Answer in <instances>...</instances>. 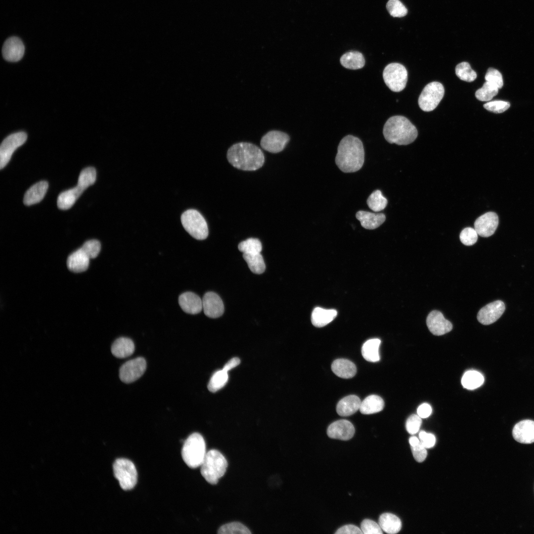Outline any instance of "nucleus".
<instances>
[{
	"mask_svg": "<svg viewBox=\"0 0 534 534\" xmlns=\"http://www.w3.org/2000/svg\"><path fill=\"white\" fill-rule=\"evenodd\" d=\"M364 161V151L362 141L351 135L340 141L337 149L335 163L344 173H354L359 170Z\"/></svg>",
	"mask_w": 534,
	"mask_h": 534,
	"instance_id": "obj_1",
	"label": "nucleus"
},
{
	"mask_svg": "<svg viewBox=\"0 0 534 534\" xmlns=\"http://www.w3.org/2000/svg\"><path fill=\"white\" fill-rule=\"evenodd\" d=\"M227 158L234 167L244 171H255L261 168L265 157L261 149L249 142H239L228 150Z\"/></svg>",
	"mask_w": 534,
	"mask_h": 534,
	"instance_id": "obj_2",
	"label": "nucleus"
},
{
	"mask_svg": "<svg viewBox=\"0 0 534 534\" xmlns=\"http://www.w3.org/2000/svg\"><path fill=\"white\" fill-rule=\"evenodd\" d=\"M383 135L390 143L407 145L416 138L418 132L416 127L406 117L394 116L390 117L383 128Z\"/></svg>",
	"mask_w": 534,
	"mask_h": 534,
	"instance_id": "obj_3",
	"label": "nucleus"
},
{
	"mask_svg": "<svg viewBox=\"0 0 534 534\" xmlns=\"http://www.w3.org/2000/svg\"><path fill=\"white\" fill-rule=\"evenodd\" d=\"M200 467L201 474L205 480L210 484L216 485L225 474L227 462L219 451L211 449L206 453Z\"/></svg>",
	"mask_w": 534,
	"mask_h": 534,
	"instance_id": "obj_4",
	"label": "nucleus"
},
{
	"mask_svg": "<svg viewBox=\"0 0 534 534\" xmlns=\"http://www.w3.org/2000/svg\"><path fill=\"white\" fill-rule=\"evenodd\" d=\"M206 453L205 440L198 433H192L183 443L181 456L185 464L191 468L200 466Z\"/></svg>",
	"mask_w": 534,
	"mask_h": 534,
	"instance_id": "obj_5",
	"label": "nucleus"
},
{
	"mask_svg": "<svg viewBox=\"0 0 534 534\" xmlns=\"http://www.w3.org/2000/svg\"><path fill=\"white\" fill-rule=\"evenodd\" d=\"M181 222L185 230L193 238L204 240L207 237L209 231L207 222L197 210L189 209L183 212Z\"/></svg>",
	"mask_w": 534,
	"mask_h": 534,
	"instance_id": "obj_6",
	"label": "nucleus"
},
{
	"mask_svg": "<svg viewBox=\"0 0 534 534\" xmlns=\"http://www.w3.org/2000/svg\"><path fill=\"white\" fill-rule=\"evenodd\" d=\"M114 477L121 488L128 490L133 489L137 483V473L134 464L126 458L117 459L113 465Z\"/></svg>",
	"mask_w": 534,
	"mask_h": 534,
	"instance_id": "obj_7",
	"label": "nucleus"
},
{
	"mask_svg": "<svg viewBox=\"0 0 534 534\" xmlns=\"http://www.w3.org/2000/svg\"><path fill=\"white\" fill-rule=\"evenodd\" d=\"M383 77L386 85L392 91L399 92L406 86L408 73L403 65L392 63L384 68Z\"/></svg>",
	"mask_w": 534,
	"mask_h": 534,
	"instance_id": "obj_8",
	"label": "nucleus"
},
{
	"mask_svg": "<svg viewBox=\"0 0 534 534\" xmlns=\"http://www.w3.org/2000/svg\"><path fill=\"white\" fill-rule=\"evenodd\" d=\"M445 89L443 85L438 82L427 84L422 91L418 99V105L424 111L435 109L444 97Z\"/></svg>",
	"mask_w": 534,
	"mask_h": 534,
	"instance_id": "obj_9",
	"label": "nucleus"
},
{
	"mask_svg": "<svg viewBox=\"0 0 534 534\" xmlns=\"http://www.w3.org/2000/svg\"><path fill=\"white\" fill-rule=\"evenodd\" d=\"M27 137L26 134L22 132L11 134L2 141L0 146V169L7 165L13 152L25 143Z\"/></svg>",
	"mask_w": 534,
	"mask_h": 534,
	"instance_id": "obj_10",
	"label": "nucleus"
},
{
	"mask_svg": "<svg viewBox=\"0 0 534 534\" xmlns=\"http://www.w3.org/2000/svg\"><path fill=\"white\" fill-rule=\"evenodd\" d=\"M146 367V361L143 357H139L130 360L120 367V378L125 383L133 382L143 375Z\"/></svg>",
	"mask_w": 534,
	"mask_h": 534,
	"instance_id": "obj_11",
	"label": "nucleus"
},
{
	"mask_svg": "<svg viewBox=\"0 0 534 534\" xmlns=\"http://www.w3.org/2000/svg\"><path fill=\"white\" fill-rule=\"evenodd\" d=\"M290 140L289 135L279 131H271L261 140V146L265 150L276 153L282 151Z\"/></svg>",
	"mask_w": 534,
	"mask_h": 534,
	"instance_id": "obj_12",
	"label": "nucleus"
},
{
	"mask_svg": "<svg viewBox=\"0 0 534 534\" xmlns=\"http://www.w3.org/2000/svg\"><path fill=\"white\" fill-rule=\"evenodd\" d=\"M505 309L504 303L501 301L497 300L490 303L479 311L478 320L484 325L492 324L500 318Z\"/></svg>",
	"mask_w": 534,
	"mask_h": 534,
	"instance_id": "obj_13",
	"label": "nucleus"
},
{
	"mask_svg": "<svg viewBox=\"0 0 534 534\" xmlns=\"http://www.w3.org/2000/svg\"><path fill=\"white\" fill-rule=\"evenodd\" d=\"M498 225V217L493 212H487L479 218L474 222V228L478 234L488 237L492 235Z\"/></svg>",
	"mask_w": 534,
	"mask_h": 534,
	"instance_id": "obj_14",
	"label": "nucleus"
},
{
	"mask_svg": "<svg viewBox=\"0 0 534 534\" xmlns=\"http://www.w3.org/2000/svg\"><path fill=\"white\" fill-rule=\"evenodd\" d=\"M426 323L430 331L437 336L444 335L452 329L451 323L444 317L441 312L437 310L429 313Z\"/></svg>",
	"mask_w": 534,
	"mask_h": 534,
	"instance_id": "obj_15",
	"label": "nucleus"
},
{
	"mask_svg": "<svg viewBox=\"0 0 534 534\" xmlns=\"http://www.w3.org/2000/svg\"><path fill=\"white\" fill-rule=\"evenodd\" d=\"M355 429L353 424L347 420H338L328 427L327 434L332 439L347 441L354 435Z\"/></svg>",
	"mask_w": 534,
	"mask_h": 534,
	"instance_id": "obj_16",
	"label": "nucleus"
},
{
	"mask_svg": "<svg viewBox=\"0 0 534 534\" xmlns=\"http://www.w3.org/2000/svg\"><path fill=\"white\" fill-rule=\"evenodd\" d=\"M203 310L205 314L215 318L221 316L224 312V306L221 298L213 292L205 294L202 299Z\"/></svg>",
	"mask_w": 534,
	"mask_h": 534,
	"instance_id": "obj_17",
	"label": "nucleus"
},
{
	"mask_svg": "<svg viewBox=\"0 0 534 534\" xmlns=\"http://www.w3.org/2000/svg\"><path fill=\"white\" fill-rule=\"evenodd\" d=\"M24 49L21 40L17 37H12L7 39L4 42L2 48V54L6 60L16 62L22 58Z\"/></svg>",
	"mask_w": 534,
	"mask_h": 534,
	"instance_id": "obj_18",
	"label": "nucleus"
},
{
	"mask_svg": "<svg viewBox=\"0 0 534 534\" xmlns=\"http://www.w3.org/2000/svg\"><path fill=\"white\" fill-rule=\"evenodd\" d=\"M512 435L518 442L529 444L534 442V421L524 420L513 427Z\"/></svg>",
	"mask_w": 534,
	"mask_h": 534,
	"instance_id": "obj_19",
	"label": "nucleus"
},
{
	"mask_svg": "<svg viewBox=\"0 0 534 534\" xmlns=\"http://www.w3.org/2000/svg\"><path fill=\"white\" fill-rule=\"evenodd\" d=\"M178 303L181 309L189 314L199 313L203 309L202 300L191 292L181 294L178 298Z\"/></svg>",
	"mask_w": 534,
	"mask_h": 534,
	"instance_id": "obj_20",
	"label": "nucleus"
},
{
	"mask_svg": "<svg viewBox=\"0 0 534 534\" xmlns=\"http://www.w3.org/2000/svg\"><path fill=\"white\" fill-rule=\"evenodd\" d=\"M89 260L90 259L80 248L68 257L67 266L70 270L74 272H83L88 269Z\"/></svg>",
	"mask_w": 534,
	"mask_h": 534,
	"instance_id": "obj_21",
	"label": "nucleus"
},
{
	"mask_svg": "<svg viewBox=\"0 0 534 534\" xmlns=\"http://www.w3.org/2000/svg\"><path fill=\"white\" fill-rule=\"evenodd\" d=\"M356 217L361 226L367 229L378 227L386 220L385 215L383 213H373L364 211H358Z\"/></svg>",
	"mask_w": 534,
	"mask_h": 534,
	"instance_id": "obj_22",
	"label": "nucleus"
},
{
	"mask_svg": "<svg viewBox=\"0 0 534 534\" xmlns=\"http://www.w3.org/2000/svg\"><path fill=\"white\" fill-rule=\"evenodd\" d=\"M48 187L46 181H41L31 186L25 193L24 204L30 206L40 202L44 197Z\"/></svg>",
	"mask_w": 534,
	"mask_h": 534,
	"instance_id": "obj_23",
	"label": "nucleus"
},
{
	"mask_svg": "<svg viewBox=\"0 0 534 534\" xmlns=\"http://www.w3.org/2000/svg\"><path fill=\"white\" fill-rule=\"evenodd\" d=\"M85 190L84 187L77 184L76 187L62 192L57 198L58 207L64 210L70 209Z\"/></svg>",
	"mask_w": 534,
	"mask_h": 534,
	"instance_id": "obj_24",
	"label": "nucleus"
},
{
	"mask_svg": "<svg viewBox=\"0 0 534 534\" xmlns=\"http://www.w3.org/2000/svg\"><path fill=\"white\" fill-rule=\"evenodd\" d=\"M361 401L356 395H350L341 399L337 403L336 411L342 416H348L359 409Z\"/></svg>",
	"mask_w": 534,
	"mask_h": 534,
	"instance_id": "obj_25",
	"label": "nucleus"
},
{
	"mask_svg": "<svg viewBox=\"0 0 534 534\" xmlns=\"http://www.w3.org/2000/svg\"><path fill=\"white\" fill-rule=\"evenodd\" d=\"M331 369L337 376L345 379L353 377L356 372L355 364L344 358L335 360L332 363Z\"/></svg>",
	"mask_w": 534,
	"mask_h": 534,
	"instance_id": "obj_26",
	"label": "nucleus"
},
{
	"mask_svg": "<svg viewBox=\"0 0 534 534\" xmlns=\"http://www.w3.org/2000/svg\"><path fill=\"white\" fill-rule=\"evenodd\" d=\"M112 354L118 358H125L132 355L134 351L133 341L126 337L116 339L111 346Z\"/></svg>",
	"mask_w": 534,
	"mask_h": 534,
	"instance_id": "obj_27",
	"label": "nucleus"
},
{
	"mask_svg": "<svg viewBox=\"0 0 534 534\" xmlns=\"http://www.w3.org/2000/svg\"><path fill=\"white\" fill-rule=\"evenodd\" d=\"M335 310H326L319 307L315 308L311 316L312 324L315 327H322L331 322L337 316Z\"/></svg>",
	"mask_w": 534,
	"mask_h": 534,
	"instance_id": "obj_28",
	"label": "nucleus"
},
{
	"mask_svg": "<svg viewBox=\"0 0 534 534\" xmlns=\"http://www.w3.org/2000/svg\"><path fill=\"white\" fill-rule=\"evenodd\" d=\"M379 524L382 531L389 534L398 533L401 528V522L400 518L390 513H385L380 516Z\"/></svg>",
	"mask_w": 534,
	"mask_h": 534,
	"instance_id": "obj_29",
	"label": "nucleus"
},
{
	"mask_svg": "<svg viewBox=\"0 0 534 534\" xmlns=\"http://www.w3.org/2000/svg\"><path fill=\"white\" fill-rule=\"evenodd\" d=\"M384 407L383 400L377 395H372L361 401L359 410L362 414H371L381 411Z\"/></svg>",
	"mask_w": 534,
	"mask_h": 534,
	"instance_id": "obj_30",
	"label": "nucleus"
},
{
	"mask_svg": "<svg viewBox=\"0 0 534 534\" xmlns=\"http://www.w3.org/2000/svg\"><path fill=\"white\" fill-rule=\"evenodd\" d=\"M340 63L346 68L356 70L361 69L364 66L365 59L361 53L351 51L341 56Z\"/></svg>",
	"mask_w": 534,
	"mask_h": 534,
	"instance_id": "obj_31",
	"label": "nucleus"
},
{
	"mask_svg": "<svg viewBox=\"0 0 534 534\" xmlns=\"http://www.w3.org/2000/svg\"><path fill=\"white\" fill-rule=\"evenodd\" d=\"M381 340L377 338L371 339L366 341L362 345L361 354L363 358L369 362H375L379 361L380 357L379 348Z\"/></svg>",
	"mask_w": 534,
	"mask_h": 534,
	"instance_id": "obj_32",
	"label": "nucleus"
},
{
	"mask_svg": "<svg viewBox=\"0 0 534 534\" xmlns=\"http://www.w3.org/2000/svg\"><path fill=\"white\" fill-rule=\"evenodd\" d=\"M484 381L483 375L475 370L467 371L464 374L461 379L462 386L468 390H474L480 387Z\"/></svg>",
	"mask_w": 534,
	"mask_h": 534,
	"instance_id": "obj_33",
	"label": "nucleus"
},
{
	"mask_svg": "<svg viewBox=\"0 0 534 534\" xmlns=\"http://www.w3.org/2000/svg\"><path fill=\"white\" fill-rule=\"evenodd\" d=\"M260 253L243 254V257L251 271L258 274L263 273L266 268L264 260Z\"/></svg>",
	"mask_w": 534,
	"mask_h": 534,
	"instance_id": "obj_34",
	"label": "nucleus"
},
{
	"mask_svg": "<svg viewBox=\"0 0 534 534\" xmlns=\"http://www.w3.org/2000/svg\"><path fill=\"white\" fill-rule=\"evenodd\" d=\"M387 203V199L383 196L381 191L379 190L373 191L367 200L368 207L376 212L384 210Z\"/></svg>",
	"mask_w": 534,
	"mask_h": 534,
	"instance_id": "obj_35",
	"label": "nucleus"
},
{
	"mask_svg": "<svg viewBox=\"0 0 534 534\" xmlns=\"http://www.w3.org/2000/svg\"><path fill=\"white\" fill-rule=\"evenodd\" d=\"M228 379L227 372L223 370L216 371L211 377L208 384V389L211 392H216L222 388Z\"/></svg>",
	"mask_w": 534,
	"mask_h": 534,
	"instance_id": "obj_36",
	"label": "nucleus"
},
{
	"mask_svg": "<svg viewBox=\"0 0 534 534\" xmlns=\"http://www.w3.org/2000/svg\"><path fill=\"white\" fill-rule=\"evenodd\" d=\"M455 73L461 80L472 82L477 78V74L472 70L470 64L466 62L458 64L455 67Z\"/></svg>",
	"mask_w": 534,
	"mask_h": 534,
	"instance_id": "obj_37",
	"label": "nucleus"
},
{
	"mask_svg": "<svg viewBox=\"0 0 534 534\" xmlns=\"http://www.w3.org/2000/svg\"><path fill=\"white\" fill-rule=\"evenodd\" d=\"M498 89L491 83L486 82L483 87L476 91L475 96L480 101H490L498 93Z\"/></svg>",
	"mask_w": 534,
	"mask_h": 534,
	"instance_id": "obj_38",
	"label": "nucleus"
},
{
	"mask_svg": "<svg viewBox=\"0 0 534 534\" xmlns=\"http://www.w3.org/2000/svg\"><path fill=\"white\" fill-rule=\"evenodd\" d=\"M238 248L243 254H255L261 253L262 246L258 239L250 238L240 242Z\"/></svg>",
	"mask_w": 534,
	"mask_h": 534,
	"instance_id": "obj_39",
	"label": "nucleus"
},
{
	"mask_svg": "<svg viewBox=\"0 0 534 534\" xmlns=\"http://www.w3.org/2000/svg\"><path fill=\"white\" fill-rule=\"evenodd\" d=\"M220 534H249L251 532L243 524L237 522H231L221 526L218 532Z\"/></svg>",
	"mask_w": 534,
	"mask_h": 534,
	"instance_id": "obj_40",
	"label": "nucleus"
},
{
	"mask_svg": "<svg viewBox=\"0 0 534 534\" xmlns=\"http://www.w3.org/2000/svg\"><path fill=\"white\" fill-rule=\"evenodd\" d=\"M96 177V172L94 168H86L81 172L77 184L81 185L86 189L95 182Z\"/></svg>",
	"mask_w": 534,
	"mask_h": 534,
	"instance_id": "obj_41",
	"label": "nucleus"
},
{
	"mask_svg": "<svg viewBox=\"0 0 534 534\" xmlns=\"http://www.w3.org/2000/svg\"><path fill=\"white\" fill-rule=\"evenodd\" d=\"M386 8L390 14L394 17H402L407 13V9L400 0H389Z\"/></svg>",
	"mask_w": 534,
	"mask_h": 534,
	"instance_id": "obj_42",
	"label": "nucleus"
},
{
	"mask_svg": "<svg viewBox=\"0 0 534 534\" xmlns=\"http://www.w3.org/2000/svg\"><path fill=\"white\" fill-rule=\"evenodd\" d=\"M81 248L90 259H93L99 254L101 244L99 241L92 239L86 241Z\"/></svg>",
	"mask_w": 534,
	"mask_h": 534,
	"instance_id": "obj_43",
	"label": "nucleus"
},
{
	"mask_svg": "<svg viewBox=\"0 0 534 534\" xmlns=\"http://www.w3.org/2000/svg\"><path fill=\"white\" fill-rule=\"evenodd\" d=\"M478 233L475 228L466 227L460 232L459 238L461 242L465 245L471 246L474 244L478 239Z\"/></svg>",
	"mask_w": 534,
	"mask_h": 534,
	"instance_id": "obj_44",
	"label": "nucleus"
},
{
	"mask_svg": "<svg viewBox=\"0 0 534 534\" xmlns=\"http://www.w3.org/2000/svg\"><path fill=\"white\" fill-rule=\"evenodd\" d=\"M486 82H488L498 89H501L503 85L501 74L497 70L489 68L485 77Z\"/></svg>",
	"mask_w": 534,
	"mask_h": 534,
	"instance_id": "obj_45",
	"label": "nucleus"
},
{
	"mask_svg": "<svg viewBox=\"0 0 534 534\" xmlns=\"http://www.w3.org/2000/svg\"><path fill=\"white\" fill-rule=\"evenodd\" d=\"M360 529L364 534H382V530L379 524L373 520L365 519L361 523Z\"/></svg>",
	"mask_w": 534,
	"mask_h": 534,
	"instance_id": "obj_46",
	"label": "nucleus"
},
{
	"mask_svg": "<svg viewBox=\"0 0 534 534\" xmlns=\"http://www.w3.org/2000/svg\"><path fill=\"white\" fill-rule=\"evenodd\" d=\"M509 107V102L501 100L490 101L484 105V107L486 109L495 113H502L507 110Z\"/></svg>",
	"mask_w": 534,
	"mask_h": 534,
	"instance_id": "obj_47",
	"label": "nucleus"
},
{
	"mask_svg": "<svg viewBox=\"0 0 534 534\" xmlns=\"http://www.w3.org/2000/svg\"><path fill=\"white\" fill-rule=\"evenodd\" d=\"M422 423L421 418L417 414H412L407 419L406 422V429L407 431L411 435H414L418 432Z\"/></svg>",
	"mask_w": 534,
	"mask_h": 534,
	"instance_id": "obj_48",
	"label": "nucleus"
},
{
	"mask_svg": "<svg viewBox=\"0 0 534 534\" xmlns=\"http://www.w3.org/2000/svg\"><path fill=\"white\" fill-rule=\"evenodd\" d=\"M412 452L415 460L418 462H422L426 459L427 455L426 448L423 446L421 442L413 446H411Z\"/></svg>",
	"mask_w": 534,
	"mask_h": 534,
	"instance_id": "obj_49",
	"label": "nucleus"
},
{
	"mask_svg": "<svg viewBox=\"0 0 534 534\" xmlns=\"http://www.w3.org/2000/svg\"><path fill=\"white\" fill-rule=\"evenodd\" d=\"M419 437L421 443L426 448L432 447L436 443V437L431 433L422 431L419 434Z\"/></svg>",
	"mask_w": 534,
	"mask_h": 534,
	"instance_id": "obj_50",
	"label": "nucleus"
},
{
	"mask_svg": "<svg viewBox=\"0 0 534 534\" xmlns=\"http://www.w3.org/2000/svg\"><path fill=\"white\" fill-rule=\"evenodd\" d=\"M337 534H361L362 532L358 527L353 525H347L340 528L335 532Z\"/></svg>",
	"mask_w": 534,
	"mask_h": 534,
	"instance_id": "obj_51",
	"label": "nucleus"
},
{
	"mask_svg": "<svg viewBox=\"0 0 534 534\" xmlns=\"http://www.w3.org/2000/svg\"><path fill=\"white\" fill-rule=\"evenodd\" d=\"M432 413L431 406L428 403L421 404L417 409V414L421 418L428 417Z\"/></svg>",
	"mask_w": 534,
	"mask_h": 534,
	"instance_id": "obj_52",
	"label": "nucleus"
},
{
	"mask_svg": "<svg viewBox=\"0 0 534 534\" xmlns=\"http://www.w3.org/2000/svg\"><path fill=\"white\" fill-rule=\"evenodd\" d=\"M240 362V360L238 357H233L230 359L223 367V369L228 372V371L232 369L233 368L237 366Z\"/></svg>",
	"mask_w": 534,
	"mask_h": 534,
	"instance_id": "obj_53",
	"label": "nucleus"
},
{
	"mask_svg": "<svg viewBox=\"0 0 534 534\" xmlns=\"http://www.w3.org/2000/svg\"><path fill=\"white\" fill-rule=\"evenodd\" d=\"M420 442V441L415 436H412L409 439V443L411 446L418 445Z\"/></svg>",
	"mask_w": 534,
	"mask_h": 534,
	"instance_id": "obj_54",
	"label": "nucleus"
}]
</instances>
